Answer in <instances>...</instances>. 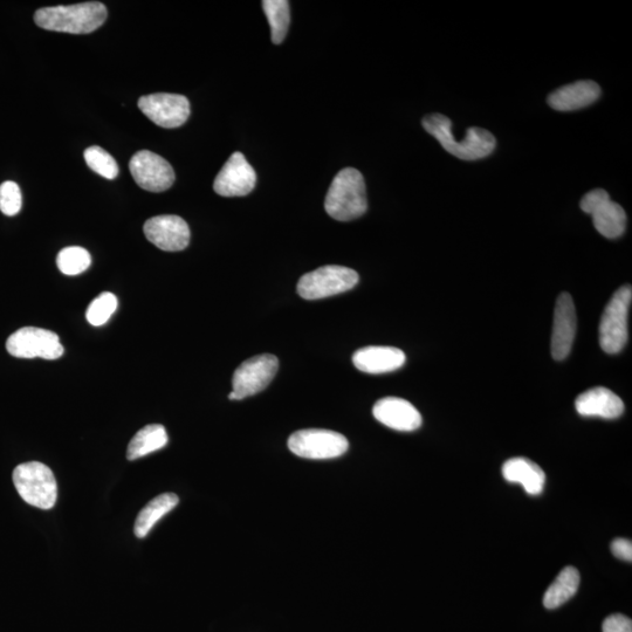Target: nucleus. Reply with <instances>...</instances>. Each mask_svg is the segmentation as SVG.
Returning a JSON list of instances; mask_svg holds the SVG:
<instances>
[{"instance_id": "22", "label": "nucleus", "mask_w": 632, "mask_h": 632, "mask_svg": "<svg viewBox=\"0 0 632 632\" xmlns=\"http://www.w3.org/2000/svg\"><path fill=\"white\" fill-rule=\"evenodd\" d=\"M168 444L166 428L160 424L147 425L141 429L130 441L127 450V458L136 460L161 450Z\"/></svg>"}, {"instance_id": "15", "label": "nucleus", "mask_w": 632, "mask_h": 632, "mask_svg": "<svg viewBox=\"0 0 632 632\" xmlns=\"http://www.w3.org/2000/svg\"><path fill=\"white\" fill-rule=\"evenodd\" d=\"M576 309L572 295L562 293L555 304L552 334V356L556 361L566 360L572 352L576 335Z\"/></svg>"}, {"instance_id": "25", "label": "nucleus", "mask_w": 632, "mask_h": 632, "mask_svg": "<svg viewBox=\"0 0 632 632\" xmlns=\"http://www.w3.org/2000/svg\"><path fill=\"white\" fill-rule=\"evenodd\" d=\"M92 264L91 254L82 247L71 246L61 250L57 257V265L65 276H79Z\"/></svg>"}, {"instance_id": "12", "label": "nucleus", "mask_w": 632, "mask_h": 632, "mask_svg": "<svg viewBox=\"0 0 632 632\" xmlns=\"http://www.w3.org/2000/svg\"><path fill=\"white\" fill-rule=\"evenodd\" d=\"M139 108L155 125L167 129L183 126L190 116L189 100L178 94L157 93L142 96Z\"/></svg>"}, {"instance_id": "18", "label": "nucleus", "mask_w": 632, "mask_h": 632, "mask_svg": "<svg viewBox=\"0 0 632 632\" xmlns=\"http://www.w3.org/2000/svg\"><path fill=\"white\" fill-rule=\"evenodd\" d=\"M407 356L401 349L394 347H366L353 355L354 366L367 374L395 372L404 366Z\"/></svg>"}, {"instance_id": "1", "label": "nucleus", "mask_w": 632, "mask_h": 632, "mask_svg": "<svg viewBox=\"0 0 632 632\" xmlns=\"http://www.w3.org/2000/svg\"><path fill=\"white\" fill-rule=\"evenodd\" d=\"M423 127L442 144L449 154L463 161H477L490 156L496 149V137L489 130L472 127L467 129L462 141L453 140L452 122L442 114L425 116Z\"/></svg>"}, {"instance_id": "13", "label": "nucleus", "mask_w": 632, "mask_h": 632, "mask_svg": "<svg viewBox=\"0 0 632 632\" xmlns=\"http://www.w3.org/2000/svg\"><path fill=\"white\" fill-rule=\"evenodd\" d=\"M143 232L149 242L162 251H183L190 243L189 225L183 218L175 215L148 219L143 226Z\"/></svg>"}, {"instance_id": "21", "label": "nucleus", "mask_w": 632, "mask_h": 632, "mask_svg": "<svg viewBox=\"0 0 632 632\" xmlns=\"http://www.w3.org/2000/svg\"><path fill=\"white\" fill-rule=\"evenodd\" d=\"M178 501L180 499L174 493H164L151 500L135 521L134 533L136 537L140 539L146 538L151 528L157 524V521L174 510L178 505Z\"/></svg>"}, {"instance_id": "20", "label": "nucleus", "mask_w": 632, "mask_h": 632, "mask_svg": "<svg viewBox=\"0 0 632 632\" xmlns=\"http://www.w3.org/2000/svg\"><path fill=\"white\" fill-rule=\"evenodd\" d=\"M507 482L521 484L531 496H538L545 489L546 474L538 464L527 458H512L503 466Z\"/></svg>"}, {"instance_id": "3", "label": "nucleus", "mask_w": 632, "mask_h": 632, "mask_svg": "<svg viewBox=\"0 0 632 632\" xmlns=\"http://www.w3.org/2000/svg\"><path fill=\"white\" fill-rule=\"evenodd\" d=\"M325 209L339 222L354 221L366 214V183L359 170L346 168L335 176L325 199Z\"/></svg>"}, {"instance_id": "14", "label": "nucleus", "mask_w": 632, "mask_h": 632, "mask_svg": "<svg viewBox=\"0 0 632 632\" xmlns=\"http://www.w3.org/2000/svg\"><path fill=\"white\" fill-rule=\"evenodd\" d=\"M257 174L242 153L232 154L216 177L214 190L223 197H243L256 187Z\"/></svg>"}, {"instance_id": "17", "label": "nucleus", "mask_w": 632, "mask_h": 632, "mask_svg": "<svg viewBox=\"0 0 632 632\" xmlns=\"http://www.w3.org/2000/svg\"><path fill=\"white\" fill-rule=\"evenodd\" d=\"M601 95V88L594 81L582 80L574 84L556 89L548 96V105L555 111L573 112L586 108L597 100Z\"/></svg>"}, {"instance_id": "2", "label": "nucleus", "mask_w": 632, "mask_h": 632, "mask_svg": "<svg viewBox=\"0 0 632 632\" xmlns=\"http://www.w3.org/2000/svg\"><path fill=\"white\" fill-rule=\"evenodd\" d=\"M107 16L105 5L87 2L40 9L34 15V22L48 31L87 34L98 30L106 22Z\"/></svg>"}, {"instance_id": "9", "label": "nucleus", "mask_w": 632, "mask_h": 632, "mask_svg": "<svg viewBox=\"0 0 632 632\" xmlns=\"http://www.w3.org/2000/svg\"><path fill=\"white\" fill-rule=\"evenodd\" d=\"M6 349L18 359L40 357L44 360H57L64 355L59 336L37 327H24L13 333L6 342Z\"/></svg>"}, {"instance_id": "11", "label": "nucleus", "mask_w": 632, "mask_h": 632, "mask_svg": "<svg viewBox=\"0 0 632 632\" xmlns=\"http://www.w3.org/2000/svg\"><path fill=\"white\" fill-rule=\"evenodd\" d=\"M130 173L140 188L150 192H163L175 182V171L167 160L149 150L136 153L129 163Z\"/></svg>"}, {"instance_id": "28", "label": "nucleus", "mask_w": 632, "mask_h": 632, "mask_svg": "<svg viewBox=\"0 0 632 632\" xmlns=\"http://www.w3.org/2000/svg\"><path fill=\"white\" fill-rule=\"evenodd\" d=\"M23 206L22 191L15 182H4L0 185V211L5 216L13 217L19 214Z\"/></svg>"}, {"instance_id": "24", "label": "nucleus", "mask_w": 632, "mask_h": 632, "mask_svg": "<svg viewBox=\"0 0 632 632\" xmlns=\"http://www.w3.org/2000/svg\"><path fill=\"white\" fill-rule=\"evenodd\" d=\"M263 9L271 26L273 44L280 45L287 36L290 27V3L286 0H264Z\"/></svg>"}, {"instance_id": "30", "label": "nucleus", "mask_w": 632, "mask_h": 632, "mask_svg": "<svg viewBox=\"0 0 632 632\" xmlns=\"http://www.w3.org/2000/svg\"><path fill=\"white\" fill-rule=\"evenodd\" d=\"M611 552L616 558L631 562L632 560V544L627 539H616L611 544Z\"/></svg>"}, {"instance_id": "7", "label": "nucleus", "mask_w": 632, "mask_h": 632, "mask_svg": "<svg viewBox=\"0 0 632 632\" xmlns=\"http://www.w3.org/2000/svg\"><path fill=\"white\" fill-rule=\"evenodd\" d=\"M279 361L277 356L263 354L246 360L237 368L233 375V390L229 400L240 401L254 396L269 387L277 375Z\"/></svg>"}, {"instance_id": "27", "label": "nucleus", "mask_w": 632, "mask_h": 632, "mask_svg": "<svg viewBox=\"0 0 632 632\" xmlns=\"http://www.w3.org/2000/svg\"><path fill=\"white\" fill-rule=\"evenodd\" d=\"M118 309V299L113 293L105 292L99 295L88 306L86 319L92 326L105 325Z\"/></svg>"}, {"instance_id": "6", "label": "nucleus", "mask_w": 632, "mask_h": 632, "mask_svg": "<svg viewBox=\"0 0 632 632\" xmlns=\"http://www.w3.org/2000/svg\"><path fill=\"white\" fill-rule=\"evenodd\" d=\"M359 280V274L348 267L324 266L301 277L298 293L305 300L325 299L353 290Z\"/></svg>"}, {"instance_id": "29", "label": "nucleus", "mask_w": 632, "mask_h": 632, "mask_svg": "<svg viewBox=\"0 0 632 632\" xmlns=\"http://www.w3.org/2000/svg\"><path fill=\"white\" fill-rule=\"evenodd\" d=\"M602 630L603 632H632V621L621 614L611 615L603 622Z\"/></svg>"}, {"instance_id": "4", "label": "nucleus", "mask_w": 632, "mask_h": 632, "mask_svg": "<svg viewBox=\"0 0 632 632\" xmlns=\"http://www.w3.org/2000/svg\"><path fill=\"white\" fill-rule=\"evenodd\" d=\"M13 483L19 496L31 506L51 510L57 503L56 477L50 467L43 463L30 462L18 465L13 471Z\"/></svg>"}, {"instance_id": "10", "label": "nucleus", "mask_w": 632, "mask_h": 632, "mask_svg": "<svg viewBox=\"0 0 632 632\" xmlns=\"http://www.w3.org/2000/svg\"><path fill=\"white\" fill-rule=\"evenodd\" d=\"M580 208L593 217L597 232L603 237L615 239L621 237L627 228V215L622 206L611 201L606 190L589 191L581 199Z\"/></svg>"}, {"instance_id": "19", "label": "nucleus", "mask_w": 632, "mask_h": 632, "mask_svg": "<svg viewBox=\"0 0 632 632\" xmlns=\"http://www.w3.org/2000/svg\"><path fill=\"white\" fill-rule=\"evenodd\" d=\"M575 408L581 416L615 419L622 416L624 403L610 389L596 387L577 397Z\"/></svg>"}, {"instance_id": "26", "label": "nucleus", "mask_w": 632, "mask_h": 632, "mask_svg": "<svg viewBox=\"0 0 632 632\" xmlns=\"http://www.w3.org/2000/svg\"><path fill=\"white\" fill-rule=\"evenodd\" d=\"M84 156L87 166L91 168L94 173L107 178V180H115V178L118 177V162H116L115 158L107 153L105 149L99 146L89 147L86 149Z\"/></svg>"}, {"instance_id": "16", "label": "nucleus", "mask_w": 632, "mask_h": 632, "mask_svg": "<svg viewBox=\"0 0 632 632\" xmlns=\"http://www.w3.org/2000/svg\"><path fill=\"white\" fill-rule=\"evenodd\" d=\"M373 414L377 421L396 431H415L422 425V415L403 398H382L374 405Z\"/></svg>"}, {"instance_id": "5", "label": "nucleus", "mask_w": 632, "mask_h": 632, "mask_svg": "<svg viewBox=\"0 0 632 632\" xmlns=\"http://www.w3.org/2000/svg\"><path fill=\"white\" fill-rule=\"evenodd\" d=\"M630 285L617 290L604 309L600 322V345L607 354L621 353L629 339Z\"/></svg>"}, {"instance_id": "23", "label": "nucleus", "mask_w": 632, "mask_h": 632, "mask_svg": "<svg viewBox=\"0 0 632 632\" xmlns=\"http://www.w3.org/2000/svg\"><path fill=\"white\" fill-rule=\"evenodd\" d=\"M580 586V573L574 567L562 569L558 577L547 589L544 596V606L556 609L568 602L576 594Z\"/></svg>"}, {"instance_id": "8", "label": "nucleus", "mask_w": 632, "mask_h": 632, "mask_svg": "<svg viewBox=\"0 0 632 632\" xmlns=\"http://www.w3.org/2000/svg\"><path fill=\"white\" fill-rule=\"evenodd\" d=\"M288 448L295 456L306 459H333L348 451L347 438L339 432L324 429H307L294 432L288 439Z\"/></svg>"}]
</instances>
